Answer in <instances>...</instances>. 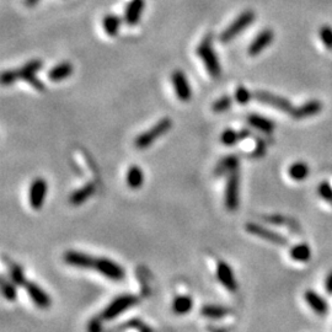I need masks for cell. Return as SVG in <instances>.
I'll return each mask as SVG.
<instances>
[{"label": "cell", "instance_id": "17", "mask_svg": "<svg viewBox=\"0 0 332 332\" xmlns=\"http://www.w3.org/2000/svg\"><path fill=\"white\" fill-rule=\"evenodd\" d=\"M322 110V104L317 100H313V101L306 102V104L301 105L300 107L294 110L292 112V116L296 120H301V118H308V117L315 116V114L319 113Z\"/></svg>", "mask_w": 332, "mask_h": 332}, {"label": "cell", "instance_id": "6", "mask_svg": "<svg viewBox=\"0 0 332 332\" xmlns=\"http://www.w3.org/2000/svg\"><path fill=\"white\" fill-rule=\"evenodd\" d=\"M239 172H238V170H235L228 175V182H226L225 188V207L231 212L239 208Z\"/></svg>", "mask_w": 332, "mask_h": 332}, {"label": "cell", "instance_id": "5", "mask_svg": "<svg viewBox=\"0 0 332 332\" xmlns=\"http://www.w3.org/2000/svg\"><path fill=\"white\" fill-rule=\"evenodd\" d=\"M245 229L251 235L257 236L259 239H263L266 241L271 242V244L278 245V246H287L288 245V240L280 234L276 233V231L270 230V229L265 228V226L259 225L256 223H247L245 225Z\"/></svg>", "mask_w": 332, "mask_h": 332}, {"label": "cell", "instance_id": "32", "mask_svg": "<svg viewBox=\"0 0 332 332\" xmlns=\"http://www.w3.org/2000/svg\"><path fill=\"white\" fill-rule=\"evenodd\" d=\"M317 193L320 197L332 205V186L327 181H322L317 187Z\"/></svg>", "mask_w": 332, "mask_h": 332}, {"label": "cell", "instance_id": "8", "mask_svg": "<svg viewBox=\"0 0 332 332\" xmlns=\"http://www.w3.org/2000/svg\"><path fill=\"white\" fill-rule=\"evenodd\" d=\"M47 189H48L47 182L42 177H37V179L32 181L29 192L30 205H31L32 209L38 210L43 207L44 200H46L47 196Z\"/></svg>", "mask_w": 332, "mask_h": 332}, {"label": "cell", "instance_id": "19", "mask_svg": "<svg viewBox=\"0 0 332 332\" xmlns=\"http://www.w3.org/2000/svg\"><path fill=\"white\" fill-rule=\"evenodd\" d=\"M247 122L255 127L256 129L261 130V132L266 133V134H271L275 130V123L270 121L268 118H265L262 116H258L256 113H252L247 117Z\"/></svg>", "mask_w": 332, "mask_h": 332}, {"label": "cell", "instance_id": "36", "mask_svg": "<svg viewBox=\"0 0 332 332\" xmlns=\"http://www.w3.org/2000/svg\"><path fill=\"white\" fill-rule=\"evenodd\" d=\"M18 79V72L16 70H8V72H4L3 75H1V83L4 85H10V84L15 83Z\"/></svg>", "mask_w": 332, "mask_h": 332}, {"label": "cell", "instance_id": "7", "mask_svg": "<svg viewBox=\"0 0 332 332\" xmlns=\"http://www.w3.org/2000/svg\"><path fill=\"white\" fill-rule=\"evenodd\" d=\"M95 270L99 273H101L102 276H105L106 278L114 280V282H120L126 276V272L122 266L113 262L112 259L106 258V257H100V258L96 259Z\"/></svg>", "mask_w": 332, "mask_h": 332}, {"label": "cell", "instance_id": "22", "mask_svg": "<svg viewBox=\"0 0 332 332\" xmlns=\"http://www.w3.org/2000/svg\"><path fill=\"white\" fill-rule=\"evenodd\" d=\"M126 180H127V184L132 189L140 188V187L143 186V184H144L143 170L140 169L138 165H132L129 169H128Z\"/></svg>", "mask_w": 332, "mask_h": 332}, {"label": "cell", "instance_id": "39", "mask_svg": "<svg viewBox=\"0 0 332 332\" xmlns=\"http://www.w3.org/2000/svg\"><path fill=\"white\" fill-rule=\"evenodd\" d=\"M130 325H132V326L137 327V329L139 330V332H153L148 325H146L144 322L139 321V320H134V321H133Z\"/></svg>", "mask_w": 332, "mask_h": 332}, {"label": "cell", "instance_id": "30", "mask_svg": "<svg viewBox=\"0 0 332 332\" xmlns=\"http://www.w3.org/2000/svg\"><path fill=\"white\" fill-rule=\"evenodd\" d=\"M1 289H3V295L5 296L6 300L14 301L16 299V288L10 280H8L6 278H1Z\"/></svg>", "mask_w": 332, "mask_h": 332}, {"label": "cell", "instance_id": "34", "mask_svg": "<svg viewBox=\"0 0 332 332\" xmlns=\"http://www.w3.org/2000/svg\"><path fill=\"white\" fill-rule=\"evenodd\" d=\"M320 38H321L322 43L325 44L326 48L329 50H332V29L327 25H324V26L320 29Z\"/></svg>", "mask_w": 332, "mask_h": 332}, {"label": "cell", "instance_id": "14", "mask_svg": "<svg viewBox=\"0 0 332 332\" xmlns=\"http://www.w3.org/2000/svg\"><path fill=\"white\" fill-rule=\"evenodd\" d=\"M25 288H26L29 295L31 296L32 301H34L38 308H41V309H47V308H50L51 304H52L51 296L48 295V294H47L46 292L41 288V287L37 286L36 283L26 282Z\"/></svg>", "mask_w": 332, "mask_h": 332}, {"label": "cell", "instance_id": "37", "mask_svg": "<svg viewBox=\"0 0 332 332\" xmlns=\"http://www.w3.org/2000/svg\"><path fill=\"white\" fill-rule=\"evenodd\" d=\"M265 153H266V143L263 142V140L257 139V147L254 151V156L259 158V156H262Z\"/></svg>", "mask_w": 332, "mask_h": 332}, {"label": "cell", "instance_id": "41", "mask_svg": "<svg viewBox=\"0 0 332 332\" xmlns=\"http://www.w3.org/2000/svg\"><path fill=\"white\" fill-rule=\"evenodd\" d=\"M239 134H240V140H244L250 137V130L241 129V130H239Z\"/></svg>", "mask_w": 332, "mask_h": 332}, {"label": "cell", "instance_id": "42", "mask_svg": "<svg viewBox=\"0 0 332 332\" xmlns=\"http://www.w3.org/2000/svg\"><path fill=\"white\" fill-rule=\"evenodd\" d=\"M38 0H26V3L29 4V5H34V4H36Z\"/></svg>", "mask_w": 332, "mask_h": 332}, {"label": "cell", "instance_id": "13", "mask_svg": "<svg viewBox=\"0 0 332 332\" xmlns=\"http://www.w3.org/2000/svg\"><path fill=\"white\" fill-rule=\"evenodd\" d=\"M304 300L310 306V309L315 314L319 315V316H325L329 313V304H327V301L319 293L313 291V289H308L304 293Z\"/></svg>", "mask_w": 332, "mask_h": 332}, {"label": "cell", "instance_id": "10", "mask_svg": "<svg viewBox=\"0 0 332 332\" xmlns=\"http://www.w3.org/2000/svg\"><path fill=\"white\" fill-rule=\"evenodd\" d=\"M217 277H218V280L221 283V286L226 291H229L230 293H236L238 292L239 286H238V282H236L233 270L224 261H221L218 263V266H217Z\"/></svg>", "mask_w": 332, "mask_h": 332}, {"label": "cell", "instance_id": "11", "mask_svg": "<svg viewBox=\"0 0 332 332\" xmlns=\"http://www.w3.org/2000/svg\"><path fill=\"white\" fill-rule=\"evenodd\" d=\"M63 258L67 265L78 268H95L97 259L90 255L78 251H67Z\"/></svg>", "mask_w": 332, "mask_h": 332}, {"label": "cell", "instance_id": "35", "mask_svg": "<svg viewBox=\"0 0 332 332\" xmlns=\"http://www.w3.org/2000/svg\"><path fill=\"white\" fill-rule=\"evenodd\" d=\"M11 279L14 280V283L18 284V286H25L27 280L25 279V275H23L22 270L20 267H14L11 271Z\"/></svg>", "mask_w": 332, "mask_h": 332}, {"label": "cell", "instance_id": "25", "mask_svg": "<svg viewBox=\"0 0 332 332\" xmlns=\"http://www.w3.org/2000/svg\"><path fill=\"white\" fill-rule=\"evenodd\" d=\"M193 306V300L189 295H181L175 298L172 303V310L177 315L188 314Z\"/></svg>", "mask_w": 332, "mask_h": 332}, {"label": "cell", "instance_id": "1", "mask_svg": "<svg viewBox=\"0 0 332 332\" xmlns=\"http://www.w3.org/2000/svg\"><path fill=\"white\" fill-rule=\"evenodd\" d=\"M172 126V121L169 117H165V118H161L156 125H154L147 132L142 133L140 135H138L134 140V146L138 149H146L148 147H150L151 144L155 142L158 138H160L161 135L165 134L167 130H170Z\"/></svg>", "mask_w": 332, "mask_h": 332}, {"label": "cell", "instance_id": "40", "mask_svg": "<svg viewBox=\"0 0 332 332\" xmlns=\"http://www.w3.org/2000/svg\"><path fill=\"white\" fill-rule=\"evenodd\" d=\"M325 291L329 295H332V270L330 271L329 275L326 276V279H325Z\"/></svg>", "mask_w": 332, "mask_h": 332}, {"label": "cell", "instance_id": "29", "mask_svg": "<svg viewBox=\"0 0 332 332\" xmlns=\"http://www.w3.org/2000/svg\"><path fill=\"white\" fill-rule=\"evenodd\" d=\"M221 142L225 147L235 146V144H238V142H240L239 132H236V130L231 129V128H228V129H225L221 133Z\"/></svg>", "mask_w": 332, "mask_h": 332}, {"label": "cell", "instance_id": "4", "mask_svg": "<svg viewBox=\"0 0 332 332\" xmlns=\"http://www.w3.org/2000/svg\"><path fill=\"white\" fill-rule=\"evenodd\" d=\"M255 20V13L252 10H246L242 14H240L239 18L234 20L230 23V26L228 29H225L223 31V34L221 35V42H229L233 38H235L238 35L241 31H244L246 27H249L252 23V21Z\"/></svg>", "mask_w": 332, "mask_h": 332}, {"label": "cell", "instance_id": "21", "mask_svg": "<svg viewBox=\"0 0 332 332\" xmlns=\"http://www.w3.org/2000/svg\"><path fill=\"white\" fill-rule=\"evenodd\" d=\"M292 259L296 261V262L306 263L309 262L312 258V249L308 244H298L294 245L289 251Z\"/></svg>", "mask_w": 332, "mask_h": 332}, {"label": "cell", "instance_id": "20", "mask_svg": "<svg viewBox=\"0 0 332 332\" xmlns=\"http://www.w3.org/2000/svg\"><path fill=\"white\" fill-rule=\"evenodd\" d=\"M72 73H73V65H72V63H60V64L55 65V67H53L48 72V79L51 81H60L72 75Z\"/></svg>", "mask_w": 332, "mask_h": 332}, {"label": "cell", "instance_id": "28", "mask_svg": "<svg viewBox=\"0 0 332 332\" xmlns=\"http://www.w3.org/2000/svg\"><path fill=\"white\" fill-rule=\"evenodd\" d=\"M201 314L208 319H221L229 314L228 308L221 305H205L201 310Z\"/></svg>", "mask_w": 332, "mask_h": 332}, {"label": "cell", "instance_id": "26", "mask_svg": "<svg viewBox=\"0 0 332 332\" xmlns=\"http://www.w3.org/2000/svg\"><path fill=\"white\" fill-rule=\"evenodd\" d=\"M41 68H42L41 60L35 59V60H31V62L26 63V64L23 65L22 68L18 69L16 72H18V79H22V80L26 81L30 76L36 75V73L39 69H41Z\"/></svg>", "mask_w": 332, "mask_h": 332}, {"label": "cell", "instance_id": "31", "mask_svg": "<svg viewBox=\"0 0 332 332\" xmlns=\"http://www.w3.org/2000/svg\"><path fill=\"white\" fill-rule=\"evenodd\" d=\"M231 104H233V99L230 96H228V95H225V96H221V99L217 100L212 105V110L214 112H217V113H221V112H224L230 109Z\"/></svg>", "mask_w": 332, "mask_h": 332}, {"label": "cell", "instance_id": "38", "mask_svg": "<svg viewBox=\"0 0 332 332\" xmlns=\"http://www.w3.org/2000/svg\"><path fill=\"white\" fill-rule=\"evenodd\" d=\"M88 332H101V320L93 319L91 320L88 326Z\"/></svg>", "mask_w": 332, "mask_h": 332}, {"label": "cell", "instance_id": "24", "mask_svg": "<svg viewBox=\"0 0 332 332\" xmlns=\"http://www.w3.org/2000/svg\"><path fill=\"white\" fill-rule=\"evenodd\" d=\"M309 166L304 161H296V163L292 164L288 169L289 176L294 181H303V180H305L306 177L309 176Z\"/></svg>", "mask_w": 332, "mask_h": 332}, {"label": "cell", "instance_id": "9", "mask_svg": "<svg viewBox=\"0 0 332 332\" xmlns=\"http://www.w3.org/2000/svg\"><path fill=\"white\" fill-rule=\"evenodd\" d=\"M252 95H254L255 99L258 100L259 102L270 105V106L272 107H276V109L280 110V111L289 112V113H292V112L294 111L291 102H289L288 100L283 99V97L280 96H277V95H273V93L271 92H267V91H256V92H254Z\"/></svg>", "mask_w": 332, "mask_h": 332}, {"label": "cell", "instance_id": "2", "mask_svg": "<svg viewBox=\"0 0 332 332\" xmlns=\"http://www.w3.org/2000/svg\"><path fill=\"white\" fill-rule=\"evenodd\" d=\"M197 55L204 62L205 68L212 78H219L221 75V64L216 53L212 48V36L208 35L200 43L197 48Z\"/></svg>", "mask_w": 332, "mask_h": 332}, {"label": "cell", "instance_id": "15", "mask_svg": "<svg viewBox=\"0 0 332 332\" xmlns=\"http://www.w3.org/2000/svg\"><path fill=\"white\" fill-rule=\"evenodd\" d=\"M273 37H275V34H273L272 30L270 29H266L263 30V31L259 32L256 36V38H255L254 41L251 42V44H250L249 55H251V57L258 55L265 48H267V47L270 46L271 42L273 41Z\"/></svg>", "mask_w": 332, "mask_h": 332}, {"label": "cell", "instance_id": "3", "mask_svg": "<svg viewBox=\"0 0 332 332\" xmlns=\"http://www.w3.org/2000/svg\"><path fill=\"white\" fill-rule=\"evenodd\" d=\"M137 303L138 298L132 295V294H125V295L118 296L109 306H106V309L101 314V319L106 320V321L114 319V317H117L118 315L122 314V313H125L127 309L134 306Z\"/></svg>", "mask_w": 332, "mask_h": 332}, {"label": "cell", "instance_id": "27", "mask_svg": "<svg viewBox=\"0 0 332 332\" xmlns=\"http://www.w3.org/2000/svg\"><path fill=\"white\" fill-rule=\"evenodd\" d=\"M121 18L117 15H107L105 16L104 21H102V26H104L105 32L109 35L110 37L117 36L121 27Z\"/></svg>", "mask_w": 332, "mask_h": 332}, {"label": "cell", "instance_id": "33", "mask_svg": "<svg viewBox=\"0 0 332 332\" xmlns=\"http://www.w3.org/2000/svg\"><path fill=\"white\" fill-rule=\"evenodd\" d=\"M254 96L251 92H250L249 90H247L246 88H244V86H239V88L236 89L235 90V100L238 104L240 105H247L249 104V101L251 100V97Z\"/></svg>", "mask_w": 332, "mask_h": 332}, {"label": "cell", "instance_id": "23", "mask_svg": "<svg viewBox=\"0 0 332 332\" xmlns=\"http://www.w3.org/2000/svg\"><path fill=\"white\" fill-rule=\"evenodd\" d=\"M239 166V158L236 155H228L221 159V163L216 167V175L221 176L224 174H230V172L238 170Z\"/></svg>", "mask_w": 332, "mask_h": 332}, {"label": "cell", "instance_id": "18", "mask_svg": "<svg viewBox=\"0 0 332 332\" xmlns=\"http://www.w3.org/2000/svg\"><path fill=\"white\" fill-rule=\"evenodd\" d=\"M95 191H96V184L93 182H89L85 186H83L81 188L76 189L75 192L72 193V196L69 197V202L73 205L83 204V203H85L86 200H89L95 193Z\"/></svg>", "mask_w": 332, "mask_h": 332}, {"label": "cell", "instance_id": "12", "mask_svg": "<svg viewBox=\"0 0 332 332\" xmlns=\"http://www.w3.org/2000/svg\"><path fill=\"white\" fill-rule=\"evenodd\" d=\"M172 85H174L175 92L176 96L179 97L181 101H188L192 97V90L189 86L188 80H187L186 75L181 70H175L172 73Z\"/></svg>", "mask_w": 332, "mask_h": 332}, {"label": "cell", "instance_id": "16", "mask_svg": "<svg viewBox=\"0 0 332 332\" xmlns=\"http://www.w3.org/2000/svg\"><path fill=\"white\" fill-rule=\"evenodd\" d=\"M144 0H130L125 11V21L129 26H134L139 22L140 16L144 10Z\"/></svg>", "mask_w": 332, "mask_h": 332}]
</instances>
